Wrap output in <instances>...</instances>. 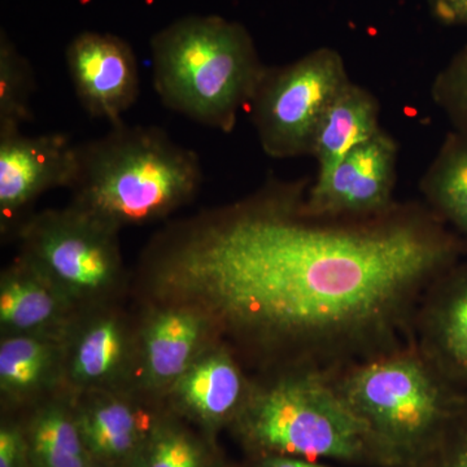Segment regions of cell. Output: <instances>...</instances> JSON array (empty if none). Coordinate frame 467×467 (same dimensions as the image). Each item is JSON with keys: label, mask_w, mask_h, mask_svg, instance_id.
Returning <instances> with one entry per match:
<instances>
[{"label": "cell", "mask_w": 467, "mask_h": 467, "mask_svg": "<svg viewBox=\"0 0 467 467\" xmlns=\"http://www.w3.org/2000/svg\"><path fill=\"white\" fill-rule=\"evenodd\" d=\"M306 190L267 183L169 225L138 267L143 306L198 309L254 374L335 370L407 346L423 295L465 243L418 205L313 216Z\"/></svg>", "instance_id": "1"}, {"label": "cell", "mask_w": 467, "mask_h": 467, "mask_svg": "<svg viewBox=\"0 0 467 467\" xmlns=\"http://www.w3.org/2000/svg\"><path fill=\"white\" fill-rule=\"evenodd\" d=\"M202 182L195 152L160 129L119 122L79 146L70 205L119 232L168 217L195 198Z\"/></svg>", "instance_id": "2"}, {"label": "cell", "mask_w": 467, "mask_h": 467, "mask_svg": "<svg viewBox=\"0 0 467 467\" xmlns=\"http://www.w3.org/2000/svg\"><path fill=\"white\" fill-rule=\"evenodd\" d=\"M232 427L254 457L384 466L370 430L337 391L331 370L292 368L254 374L250 398Z\"/></svg>", "instance_id": "3"}, {"label": "cell", "mask_w": 467, "mask_h": 467, "mask_svg": "<svg viewBox=\"0 0 467 467\" xmlns=\"http://www.w3.org/2000/svg\"><path fill=\"white\" fill-rule=\"evenodd\" d=\"M150 55L162 103L223 133L235 128L267 69L248 30L213 15L180 18L160 30Z\"/></svg>", "instance_id": "4"}, {"label": "cell", "mask_w": 467, "mask_h": 467, "mask_svg": "<svg viewBox=\"0 0 467 467\" xmlns=\"http://www.w3.org/2000/svg\"><path fill=\"white\" fill-rule=\"evenodd\" d=\"M335 387L368 427L386 467H420L436 450L466 393L410 342L331 370Z\"/></svg>", "instance_id": "5"}, {"label": "cell", "mask_w": 467, "mask_h": 467, "mask_svg": "<svg viewBox=\"0 0 467 467\" xmlns=\"http://www.w3.org/2000/svg\"><path fill=\"white\" fill-rule=\"evenodd\" d=\"M20 257L79 309L115 303L128 285L119 232L69 205L27 217Z\"/></svg>", "instance_id": "6"}, {"label": "cell", "mask_w": 467, "mask_h": 467, "mask_svg": "<svg viewBox=\"0 0 467 467\" xmlns=\"http://www.w3.org/2000/svg\"><path fill=\"white\" fill-rule=\"evenodd\" d=\"M348 81L342 55L328 47L266 69L248 106L264 152L273 159L309 155L325 110Z\"/></svg>", "instance_id": "7"}, {"label": "cell", "mask_w": 467, "mask_h": 467, "mask_svg": "<svg viewBox=\"0 0 467 467\" xmlns=\"http://www.w3.org/2000/svg\"><path fill=\"white\" fill-rule=\"evenodd\" d=\"M140 319L115 303L79 313L66 334L64 389L79 396L137 387Z\"/></svg>", "instance_id": "8"}, {"label": "cell", "mask_w": 467, "mask_h": 467, "mask_svg": "<svg viewBox=\"0 0 467 467\" xmlns=\"http://www.w3.org/2000/svg\"><path fill=\"white\" fill-rule=\"evenodd\" d=\"M79 146L64 134L27 137L20 129H0V230L16 234L26 211L43 192L75 183Z\"/></svg>", "instance_id": "9"}, {"label": "cell", "mask_w": 467, "mask_h": 467, "mask_svg": "<svg viewBox=\"0 0 467 467\" xmlns=\"http://www.w3.org/2000/svg\"><path fill=\"white\" fill-rule=\"evenodd\" d=\"M398 147L380 130L306 187L304 209L319 217H370L395 207Z\"/></svg>", "instance_id": "10"}, {"label": "cell", "mask_w": 467, "mask_h": 467, "mask_svg": "<svg viewBox=\"0 0 467 467\" xmlns=\"http://www.w3.org/2000/svg\"><path fill=\"white\" fill-rule=\"evenodd\" d=\"M75 398L77 420L88 453L95 461L115 467L134 466L156 423L168 410L162 399L138 387Z\"/></svg>", "instance_id": "11"}, {"label": "cell", "mask_w": 467, "mask_h": 467, "mask_svg": "<svg viewBox=\"0 0 467 467\" xmlns=\"http://www.w3.org/2000/svg\"><path fill=\"white\" fill-rule=\"evenodd\" d=\"M140 318L137 387L164 400L171 386L201 353L217 342L207 316L181 304L143 306Z\"/></svg>", "instance_id": "12"}, {"label": "cell", "mask_w": 467, "mask_h": 467, "mask_svg": "<svg viewBox=\"0 0 467 467\" xmlns=\"http://www.w3.org/2000/svg\"><path fill=\"white\" fill-rule=\"evenodd\" d=\"M254 377L235 350L217 340L171 386L164 401L171 413L213 436L239 416L250 398Z\"/></svg>", "instance_id": "13"}, {"label": "cell", "mask_w": 467, "mask_h": 467, "mask_svg": "<svg viewBox=\"0 0 467 467\" xmlns=\"http://www.w3.org/2000/svg\"><path fill=\"white\" fill-rule=\"evenodd\" d=\"M67 67L86 112L119 124L140 95V69L131 46L109 33L78 34L67 48Z\"/></svg>", "instance_id": "14"}, {"label": "cell", "mask_w": 467, "mask_h": 467, "mask_svg": "<svg viewBox=\"0 0 467 467\" xmlns=\"http://www.w3.org/2000/svg\"><path fill=\"white\" fill-rule=\"evenodd\" d=\"M411 342L454 389L467 393V261L461 260L427 288Z\"/></svg>", "instance_id": "15"}, {"label": "cell", "mask_w": 467, "mask_h": 467, "mask_svg": "<svg viewBox=\"0 0 467 467\" xmlns=\"http://www.w3.org/2000/svg\"><path fill=\"white\" fill-rule=\"evenodd\" d=\"M82 310L17 257L0 276V333L64 335Z\"/></svg>", "instance_id": "16"}, {"label": "cell", "mask_w": 467, "mask_h": 467, "mask_svg": "<svg viewBox=\"0 0 467 467\" xmlns=\"http://www.w3.org/2000/svg\"><path fill=\"white\" fill-rule=\"evenodd\" d=\"M64 335H11L0 340L3 408H33L64 389Z\"/></svg>", "instance_id": "17"}, {"label": "cell", "mask_w": 467, "mask_h": 467, "mask_svg": "<svg viewBox=\"0 0 467 467\" xmlns=\"http://www.w3.org/2000/svg\"><path fill=\"white\" fill-rule=\"evenodd\" d=\"M380 130L376 98L349 79L328 104L316 129L309 155L317 161V175L327 173L350 150Z\"/></svg>", "instance_id": "18"}, {"label": "cell", "mask_w": 467, "mask_h": 467, "mask_svg": "<svg viewBox=\"0 0 467 467\" xmlns=\"http://www.w3.org/2000/svg\"><path fill=\"white\" fill-rule=\"evenodd\" d=\"M30 410L24 427L32 467H88L94 462L82 439L72 393L60 389Z\"/></svg>", "instance_id": "19"}, {"label": "cell", "mask_w": 467, "mask_h": 467, "mask_svg": "<svg viewBox=\"0 0 467 467\" xmlns=\"http://www.w3.org/2000/svg\"><path fill=\"white\" fill-rule=\"evenodd\" d=\"M420 190L430 211L467 247V135L448 137L423 177Z\"/></svg>", "instance_id": "20"}, {"label": "cell", "mask_w": 467, "mask_h": 467, "mask_svg": "<svg viewBox=\"0 0 467 467\" xmlns=\"http://www.w3.org/2000/svg\"><path fill=\"white\" fill-rule=\"evenodd\" d=\"M183 420L168 409L133 467H225L211 439L192 431Z\"/></svg>", "instance_id": "21"}, {"label": "cell", "mask_w": 467, "mask_h": 467, "mask_svg": "<svg viewBox=\"0 0 467 467\" xmlns=\"http://www.w3.org/2000/svg\"><path fill=\"white\" fill-rule=\"evenodd\" d=\"M32 67L5 30L0 36V129H20L32 119Z\"/></svg>", "instance_id": "22"}, {"label": "cell", "mask_w": 467, "mask_h": 467, "mask_svg": "<svg viewBox=\"0 0 467 467\" xmlns=\"http://www.w3.org/2000/svg\"><path fill=\"white\" fill-rule=\"evenodd\" d=\"M431 95L454 133L467 135V46L436 77Z\"/></svg>", "instance_id": "23"}, {"label": "cell", "mask_w": 467, "mask_h": 467, "mask_svg": "<svg viewBox=\"0 0 467 467\" xmlns=\"http://www.w3.org/2000/svg\"><path fill=\"white\" fill-rule=\"evenodd\" d=\"M420 467H467V393L441 441Z\"/></svg>", "instance_id": "24"}, {"label": "cell", "mask_w": 467, "mask_h": 467, "mask_svg": "<svg viewBox=\"0 0 467 467\" xmlns=\"http://www.w3.org/2000/svg\"><path fill=\"white\" fill-rule=\"evenodd\" d=\"M0 467H32L26 427L12 420L0 426Z\"/></svg>", "instance_id": "25"}, {"label": "cell", "mask_w": 467, "mask_h": 467, "mask_svg": "<svg viewBox=\"0 0 467 467\" xmlns=\"http://www.w3.org/2000/svg\"><path fill=\"white\" fill-rule=\"evenodd\" d=\"M429 7L442 26L467 27V0H429Z\"/></svg>", "instance_id": "26"}, {"label": "cell", "mask_w": 467, "mask_h": 467, "mask_svg": "<svg viewBox=\"0 0 467 467\" xmlns=\"http://www.w3.org/2000/svg\"><path fill=\"white\" fill-rule=\"evenodd\" d=\"M254 467H331L319 463L318 461L297 459V457L276 456V454H265V456H254Z\"/></svg>", "instance_id": "27"}, {"label": "cell", "mask_w": 467, "mask_h": 467, "mask_svg": "<svg viewBox=\"0 0 467 467\" xmlns=\"http://www.w3.org/2000/svg\"><path fill=\"white\" fill-rule=\"evenodd\" d=\"M88 467H115L107 465V463L99 462V461H94V462L90 463Z\"/></svg>", "instance_id": "28"}]
</instances>
